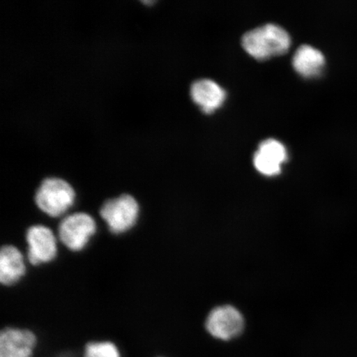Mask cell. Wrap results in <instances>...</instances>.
<instances>
[{"mask_svg": "<svg viewBox=\"0 0 357 357\" xmlns=\"http://www.w3.org/2000/svg\"><path fill=\"white\" fill-rule=\"evenodd\" d=\"M245 51L257 60L284 54L289 50L291 39L281 26L266 24L245 33L242 40Z\"/></svg>", "mask_w": 357, "mask_h": 357, "instance_id": "1", "label": "cell"}, {"mask_svg": "<svg viewBox=\"0 0 357 357\" xmlns=\"http://www.w3.org/2000/svg\"><path fill=\"white\" fill-rule=\"evenodd\" d=\"M75 192L68 182L60 178H47L35 195L38 208L52 218L63 215L73 206Z\"/></svg>", "mask_w": 357, "mask_h": 357, "instance_id": "2", "label": "cell"}, {"mask_svg": "<svg viewBox=\"0 0 357 357\" xmlns=\"http://www.w3.org/2000/svg\"><path fill=\"white\" fill-rule=\"evenodd\" d=\"M100 213L111 233L119 235L127 233L135 226L140 207L133 196L124 194L107 200Z\"/></svg>", "mask_w": 357, "mask_h": 357, "instance_id": "3", "label": "cell"}, {"mask_svg": "<svg viewBox=\"0 0 357 357\" xmlns=\"http://www.w3.org/2000/svg\"><path fill=\"white\" fill-rule=\"evenodd\" d=\"M97 225L93 218L83 212L66 216L58 227V236L62 244L73 252H79L86 247L96 233Z\"/></svg>", "mask_w": 357, "mask_h": 357, "instance_id": "4", "label": "cell"}, {"mask_svg": "<svg viewBox=\"0 0 357 357\" xmlns=\"http://www.w3.org/2000/svg\"><path fill=\"white\" fill-rule=\"evenodd\" d=\"M28 259L31 264L38 266L54 260L57 254V241L49 227L38 225L30 227L26 234Z\"/></svg>", "mask_w": 357, "mask_h": 357, "instance_id": "5", "label": "cell"}, {"mask_svg": "<svg viewBox=\"0 0 357 357\" xmlns=\"http://www.w3.org/2000/svg\"><path fill=\"white\" fill-rule=\"evenodd\" d=\"M206 328L214 337L225 341L230 340L243 332V317L234 307H218L209 314Z\"/></svg>", "mask_w": 357, "mask_h": 357, "instance_id": "6", "label": "cell"}, {"mask_svg": "<svg viewBox=\"0 0 357 357\" xmlns=\"http://www.w3.org/2000/svg\"><path fill=\"white\" fill-rule=\"evenodd\" d=\"M288 159L285 146L278 140L267 139L259 145L258 151L254 155L253 163L262 175L278 176L281 167Z\"/></svg>", "mask_w": 357, "mask_h": 357, "instance_id": "7", "label": "cell"}, {"mask_svg": "<svg viewBox=\"0 0 357 357\" xmlns=\"http://www.w3.org/2000/svg\"><path fill=\"white\" fill-rule=\"evenodd\" d=\"M36 343L29 330L7 328L0 334V357H32Z\"/></svg>", "mask_w": 357, "mask_h": 357, "instance_id": "8", "label": "cell"}, {"mask_svg": "<svg viewBox=\"0 0 357 357\" xmlns=\"http://www.w3.org/2000/svg\"><path fill=\"white\" fill-rule=\"evenodd\" d=\"M191 97L196 105L206 114L221 107L226 100V92L211 79H200L191 86Z\"/></svg>", "mask_w": 357, "mask_h": 357, "instance_id": "9", "label": "cell"}, {"mask_svg": "<svg viewBox=\"0 0 357 357\" xmlns=\"http://www.w3.org/2000/svg\"><path fill=\"white\" fill-rule=\"evenodd\" d=\"M26 274L24 257L15 245H6L0 252V281L3 285L15 284Z\"/></svg>", "mask_w": 357, "mask_h": 357, "instance_id": "10", "label": "cell"}, {"mask_svg": "<svg viewBox=\"0 0 357 357\" xmlns=\"http://www.w3.org/2000/svg\"><path fill=\"white\" fill-rule=\"evenodd\" d=\"M293 66L297 73L305 78L318 77L325 66V57L318 49L303 45L293 57Z\"/></svg>", "mask_w": 357, "mask_h": 357, "instance_id": "11", "label": "cell"}, {"mask_svg": "<svg viewBox=\"0 0 357 357\" xmlns=\"http://www.w3.org/2000/svg\"><path fill=\"white\" fill-rule=\"evenodd\" d=\"M84 357H120V354L114 343L99 342L87 344Z\"/></svg>", "mask_w": 357, "mask_h": 357, "instance_id": "12", "label": "cell"}]
</instances>
